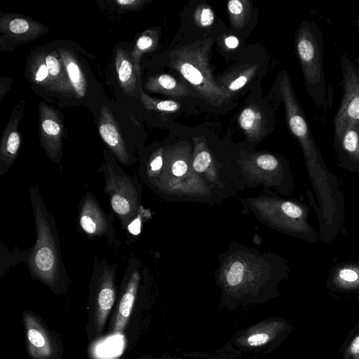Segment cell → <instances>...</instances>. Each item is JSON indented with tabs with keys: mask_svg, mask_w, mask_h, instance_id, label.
<instances>
[{
	"mask_svg": "<svg viewBox=\"0 0 359 359\" xmlns=\"http://www.w3.org/2000/svg\"><path fill=\"white\" fill-rule=\"evenodd\" d=\"M212 46L210 39L198 40L180 46L170 53V66L177 71L213 106H221L231 95L220 88L214 80L209 59Z\"/></svg>",
	"mask_w": 359,
	"mask_h": 359,
	"instance_id": "obj_4",
	"label": "cell"
},
{
	"mask_svg": "<svg viewBox=\"0 0 359 359\" xmlns=\"http://www.w3.org/2000/svg\"><path fill=\"white\" fill-rule=\"evenodd\" d=\"M141 278L140 263L130 257L122 279L121 297L113 327L114 333H121L130 319Z\"/></svg>",
	"mask_w": 359,
	"mask_h": 359,
	"instance_id": "obj_15",
	"label": "cell"
},
{
	"mask_svg": "<svg viewBox=\"0 0 359 359\" xmlns=\"http://www.w3.org/2000/svg\"><path fill=\"white\" fill-rule=\"evenodd\" d=\"M140 97L144 107L149 111L174 113L181 107L180 104L176 101L153 98L143 91Z\"/></svg>",
	"mask_w": 359,
	"mask_h": 359,
	"instance_id": "obj_31",
	"label": "cell"
},
{
	"mask_svg": "<svg viewBox=\"0 0 359 359\" xmlns=\"http://www.w3.org/2000/svg\"><path fill=\"white\" fill-rule=\"evenodd\" d=\"M140 214L128 226V230L133 234H137L141 230Z\"/></svg>",
	"mask_w": 359,
	"mask_h": 359,
	"instance_id": "obj_38",
	"label": "cell"
},
{
	"mask_svg": "<svg viewBox=\"0 0 359 359\" xmlns=\"http://www.w3.org/2000/svg\"><path fill=\"white\" fill-rule=\"evenodd\" d=\"M243 353L229 340L222 347L208 351L182 352V359H243Z\"/></svg>",
	"mask_w": 359,
	"mask_h": 359,
	"instance_id": "obj_29",
	"label": "cell"
},
{
	"mask_svg": "<svg viewBox=\"0 0 359 359\" xmlns=\"http://www.w3.org/2000/svg\"><path fill=\"white\" fill-rule=\"evenodd\" d=\"M241 201L246 210L271 228L297 236L309 232L304 209L292 201L266 196L244 198Z\"/></svg>",
	"mask_w": 359,
	"mask_h": 359,
	"instance_id": "obj_7",
	"label": "cell"
},
{
	"mask_svg": "<svg viewBox=\"0 0 359 359\" xmlns=\"http://www.w3.org/2000/svg\"><path fill=\"white\" fill-rule=\"evenodd\" d=\"M336 285L343 289H355L359 287V269L344 267L339 270L334 279Z\"/></svg>",
	"mask_w": 359,
	"mask_h": 359,
	"instance_id": "obj_32",
	"label": "cell"
},
{
	"mask_svg": "<svg viewBox=\"0 0 359 359\" xmlns=\"http://www.w3.org/2000/svg\"><path fill=\"white\" fill-rule=\"evenodd\" d=\"M278 90L284 104L289 130L302 147L305 161L310 173L326 170L321 155L316 147L309 123L295 95L287 72L279 76Z\"/></svg>",
	"mask_w": 359,
	"mask_h": 359,
	"instance_id": "obj_8",
	"label": "cell"
},
{
	"mask_svg": "<svg viewBox=\"0 0 359 359\" xmlns=\"http://www.w3.org/2000/svg\"><path fill=\"white\" fill-rule=\"evenodd\" d=\"M114 219V215L105 212L91 192H86L82 196L79 205L77 227L88 238L105 237L112 240L115 233Z\"/></svg>",
	"mask_w": 359,
	"mask_h": 359,
	"instance_id": "obj_12",
	"label": "cell"
},
{
	"mask_svg": "<svg viewBox=\"0 0 359 359\" xmlns=\"http://www.w3.org/2000/svg\"><path fill=\"white\" fill-rule=\"evenodd\" d=\"M104 159L99 169L104 176V190L121 228L126 229L142 210L140 177L126 174L110 152L104 151Z\"/></svg>",
	"mask_w": 359,
	"mask_h": 359,
	"instance_id": "obj_6",
	"label": "cell"
},
{
	"mask_svg": "<svg viewBox=\"0 0 359 359\" xmlns=\"http://www.w3.org/2000/svg\"><path fill=\"white\" fill-rule=\"evenodd\" d=\"M224 42L226 48L229 50L235 49L239 46L238 39L233 35L225 37Z\"/></svg>",
	"mask_w": 359,
	"mask_h": 359,
	"instance_id": "obj_37",
	"label": "cell"
},
{
	"mask_svg": "<svg viewBox=\"0 0 359 359\" xmlns=\"http://www.w3.org/2000/svg\"><path fill=\"white\" fill-rule=\"evenodd\" d=\"M44 60L51 77L55 92L76 97L57 50L44 52Z\"/></svg>",
	"mask_w": 359,
	"mask_h": 359,
	"instance_id": "obj_22",
	"label": "cell"
},
{
	"mask_svg": "<svg viewBox=\"0 0 359 359\" xmlns=\"http://www.w3.org/2000/svg\"><path fill=\"white\" fill-rule=\"evenodd\" d=\"M23 320L25 327L27 349L34 359H50L54 354L53 341L44 326L31 312L25 311Z\"/></svg>",
	"mask_w": 359,
	"mask_h": 359,
	"instance_id": "obj_20",
	"label": "cell"
},
{
	"mask_svg": "<svg viewBox=\"0 0 359 359\" xmlns=\"http://www.w3.org/2000/svg\"><path fill=\"white\" fill-rule=\"evenodd\" d=\"M29 196L36 238L32 248L25 250L27 254L22 261L34 278L56 291L68 283L69 276L64 264L55 219L48 212L36 187H30Z\"/></svg>",
	"mask_w": 359,
	"mask_h": 359,
	"instance_id": "obj_2",
	"label": "cell"
},
{
	"mask_svg": "<svg viewBox=\"0 0 359 359\" xmlns=\"http://www.w3.org/2000/svg\"><path fill=\"white\" fill-rule=\"evenodd\" d=\"M192 152L187 141L164 147L163 165L142 180L163 198L210 202L222 197L197 175L191 166Z\"/></svg>",
	"mask_w": 359,
	"mask_h": 359,
	"instance_id": "obj_3",
	"label": "cell"
},
{
	"mask_svg": "<svg viewBox=\"0 0 359 359\" xmlns=\"http://www.w3.org/2000/svg\"><path fill=\"white\" fill-rule=\"evenodd\" d=\"M258 67L257 64L245 65L224 74L216 82L220 88L231 95L232 93L242 88L253 78Z\"/></svg>",
	"mask_w": 359,
	"mask_h": 359,
	"instance_id": "obj_26",
	"label": "cell"
},
{
	"mask_svg": "<svg viewBox=\"0 0 359 359\" xmlns=\"http://www.w3.org/2000/svg\"><path fill=\"white\" fill-rule=\"evenodd\" d=\"M250 1L248 0H231L227 3L230 22L234 28H241L247 22L250 13Z\"/></svg>",
	"mask_w": 359,
	"mask_h": 359,
	"instance_id": "obj_30",
	"label": "cell"
},
{
	"mask_svg": "<svg viewBox=\"0 0 359 359\" xmlns=\"http://www.w3.org/2000/svg\"><path fill=\"white\" fill-rule=\"evenodd\" d=\"M57 52L66 69L71 86L76 97H84L87 90V81L83 69L74 55L64 48H58Z\"/></svg>",
	"mask_w": 359,
	"mask_h": 359,
	"instance_id": "obj_24",
	"label": "cell"
},
{
	"mask_svg": "<svg viewBox=\"0 0 359 359\" xmlns=\"http://www.w3.org/2000/svg\"><path fill=\"white\" fill-rule=\"evenodd\" d=\"M12 85V79L10 77H2L0 80V100L6 95Z\"/></svg>",
	"mask_w": 359,
	"mask_h": 359,
	"instance_id": "obj_36",
	"label": "cell"
},
{
	"mask_svg": "<svg viewBox=\"0 0 359 359\" xmlns=\"http://www.w3.org/2000/svg\"><path fill=\"white\" fill-rule=\"evenodd\" d=\"M144 88L149 92L160 93L175 97H183L189 94L188 88L184 83L167 74L149 77Z\"/></svg>",
	"mask_w": 359,
	"mask_h": 359,
	"instance_id": "obj_23",
	"label": "cell"
},
{
	"mask_svg": "<svg viewBox=\"0 0 359 359\" xmlns=\"http://www.w3.org/2000/svg\"><path fill=\"white\" fill-rule=\"evenodd\" d=\"M288 330L286 320L271 317L237 331L229 341L243 354L266 355L278 346Z\"/></svg>",
	"mask_w": 359,
	"mask_h": 359,
	"instance_id": "obj_10",
	"label": "cell"
},
{
	"mask_svg": "<svg viewBox=\"0 0 359 359\" xmlns=\"http://www.w3.org/2000/svg\"><path fill=\"white\" fill-rule=\"evenodd\" d=\"M148 1L144 0H115L114 3L119 12H130L142 8Z\"/></svg>",
	"mask_w": 359,
	"mask_h": 359,
	"instance_id": "obj_34",
	"label": "cell"
},
{
	"mask_svg": "<svg viewBox=\"0 0 359 359\" xmlns=\"http://www.w3.org/2000/svg\"><path fill=\"white\" fill-rule=\"evenodd\" d=\"M98 130L100 137L119 163L131 166L137 162V159L128 149L112 112L104 105L100 109Z\"/></svg>",
	"mask_w": 359,
	"mask_h": 359,
	"instance_id": "obj_16",
	"label": "cell"
},
{
	"mask_svg": "<svg viewBox=\"0 0 359 359\" xmlns=\"http://www.w3.org/2000/svg\"><path fill=\"white\" fill-rule=\"evenodd\" d=\"M49 28L29 17L15 13H4L0 17L1 39L18 45L45 34Z\"/></svg>",
	"mask_w": 359,
	"mask_h": 359,
	"instance_id": "obj_17",
	"label": "cell"
},
{
	"mask_svg": "<svg viewBox=\"0 0 359 359\" xmlns=\"http://www.w3.org/2000/svg\"><path fill=\"white\" fill-rule=\"evenodd\" d=\"M116 269V263L109 264L104 259L95 257L91 283L95 294V325L97 334L102 332L115 302Z\"/></svg>",
	"mask_w": 359,
	"mask_h": 359,
	"instance_id": "obj_11",
	"label": "cell"
},
{
	"mask_svg": "<svg viewBox=\"0 0 359 359\" xmlns=\"http://www.w3.org/2000/svg\"><path fill=\"white\" fill-rule=\"evenodd\" d=\"M159 32L156 29L144 31L136 41L133 50L130 52L131 57L137 70L140 73V60L144 53L154 50L158 42Z\"/></svg>",
	"mask_w": 359,
	"mask_h": 359,
	"instance_id": "obj_28",
	"label": "cell"
},
{
	"mask_svg": "<svg viewBox=\"0 0 359 359\" xmlns=\"http://www.w3.org/2000/svg\"><path fill=\"white\" fill-rule=\"evenodd\" d=\"M241 128L250 140H257L264 134V118L260 109L254 104L244 108L238 118Z\"/></svg>",
	"mask_w": 359,
	"mask_h": 359,
	"instance_id": "obj_25",
	"label": "cell"
},
{
	"mask_svg": "<svg viewBox=\"0 0 359 359\" xmlns=\"http://www.w3.org/2000/svg\"><path fill=\"white\" fill-rule=\"evenodd\" d=\"M343 95L334 121H348L359 126V69L345 54L340 55Z\"/></svg>",
	"mask_w": 359,
	"mask_h": 359,
	"instance_id": "obj_13",
	"label": "cell"
},
{
	"mask_svg": "<svg viewBox=\"0 0 359 359\" xmlns=\"http://www.w3.org/2000/svg\"><path fill=\"white\" fill-rule=\"evenodd\" d=\"M25 101L20 100L14 107L5 127L0 144V175L10 170L18 158L21 146V136L18 126L24 114Z\"/></svg>",
	"mask_w": 359,
	"mask_h": 359,
	"instance_id": "obj_18",
	"label": "cell"
},
{
	"mask_svg": "<svg viewBox=\"0 0 359 359\" xmlns=\"http://www.w3.org/2000/svg\"><path fill=\"white\" fill-rule=\"evenodd\" d=\"M220 257L215 278L222 306L233 309L275 297L285 269L278 256L233 244Z\"/></svg>",
	"mask_w": 359,
	"mask_h": 359,
	"instance_id": "obj_1",
	"label": "cell"
},
{
	"mask_svg": "<svg viewBox=\"0 0 359 359\" xmlns=\"http://www.w3.org/2000/svg\"><path fill=\"white\" fill-rule=\"evenodd\" d=\"M324 39L313 22L303 21L295 34V50L307 93L316 107L327 110L332 95L327 87L324 68Z\"/></svg>",
	"mask_w": 359,
	"mask_h": 359,
	"instance_id": "obj_5",
	"label": "cell"
},
{
	"mask_svg": "<svg viewBox=\"0 0 359 359\" xmlns=\"http://www.w3.org/2000/svg\"><path fill=\"white\" fill-rule=\"evenodd\" d=\"M239 156L238 165L244 188L263 185L279 192L287 191L285 185L291 182V176L277 156L259 152L241 153Z\"/></svg>",
	"mask_w": 359,
	"mask_h": 359,
	"instance_id": "obj_9",
	"label": "cell"
},
{
	"mask_svg": "<svg viewBox=\"0 0 359 359\" xmlns=\"http://www.w3.org/2000/svg\"><path fill=\"white\" fill-rule=\"evenodd\" d=\"M334 135L335 150L341 161L359 165V126L334 120Z\"/></svg>",
	"mask_w": 359,
	"mask_h": 359,
	"instance_id": "obj_19",
	"label": "cell"
},
{
	"mask_svg": "<svg viewBox=\"0 0 359 359\" xmlns=\"http://www.w3.org/2000/svg\"><path fill=\"white\" fill-rule=\"evenodd\" d=\"M344 359H359V332L347 346L344 353Z\"/></svg>",
	"mask_w": 359,
	"mask_h": 359,
	"instance_id": "obj_35",
	"label": "cell"
},
{
	"mask_svg": "<svg viewBox=\"0 0 359 359\" xmlns=\"http://www.w3.org/2000/svg\"><path fill=\"white\" fill-rule=\"evenodd\" d=\"M115 67L123 92L128 96H140L142 92L141 74L137 70L130 52L121 47L117 48L115 51Z\"/></svg>",
	"mask_w": 359,
	"mask_h": 359,
	"instance_id": "obj_21",
	"label": "cell"
},
{
	"mask_svg": "<svg viewBox=\"0 0 359 359\" xmlns=\"http://www.w3.org/2000/svg\"><path fill=\"white\" fill-rule=\"evenodd\" d=\"M39 135L41 144L49 160L59 163L62 156L63 123L58 112L46 103L39 106Z\"/></svg>",
	"mask_w": 359,
	"mask_h": 359,
	"instance_id": "obj_14",
	"label": "cell"
},
{
	"mask_svg": "<svg viewBox=\"0 0 359 359\" xmlns=\"http://www.w3.org/2000/svg\"><path fill=\"white\" fill-rule=\"evenodd\" d=\"M194 20L195 23L201 28L211 26L215 20V15L212 8L207 4L198 5L194 11Z\"/></svg>",
	"mask_w": 359,
	"mask_h": 359,
	"instance_id": "obj_33",
	"label": "cell"
},
{
	"mask_svg": "<svg viewBox=\"0 0 359 359\" xmlns=\"http://www.w3.org/2000/svg\"><path fill=\"white\" fill-rule=\"evenodd\" d=\"M29 73L32 81L35 84L47 90L55 92L51 77L45 62L44 51L35 53L32 57L29 65Z\"/></svg>",
	"mask_w": 359,
	"mask_h": 359,
	"instance_id": "obj_27",
	"label": "cell"
}]
</instances>
